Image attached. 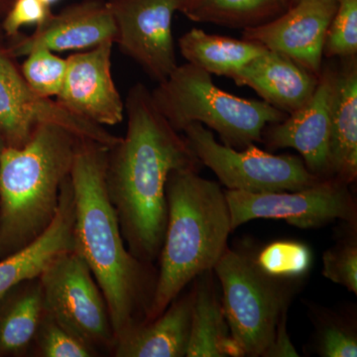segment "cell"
I'll return each mask as SVG.
<instances>
[{
  "label": "cell",
  "mask_w": 357,
  "mask_h": 357,
  "mask_svg": "<svg viewBox=\"0 0 357 357\" xmlns=\"http://www.w3.org/2000/svg\"><path fill=\"white\" fill-rule=\"evenodd\" d=\"M297 1H299V0H291V6H292L293 4H295Z\"/></svg>",
  "instance_id": "obj_36"
},
{
  "label": "cell",
  "mask_w": 357,
  "mask_h": 357,
  "mask_svg": "<svg viewBox=\"0 0 357 357\" xmlns=\"http://www.w3.org/2000/svg\"><path fill=\"white\" fill-rule=\"evenodd\" d=\"M45 306L100 354H112L115 333L105 296L76 251L62 253L39 276Z\"/></svg>",
  "instance_id": "obj_8"
},
{
  "label": "cell",
  "mask_w": 357,
  "mask_h": 357,
  "mask_svg": "<svg viewBox=\"0 0 357 357\" xmlns=\"http://www.w3.org/2000/svg\"><path fill=\"white\" fill-rule=\"evenodd\" d=\"M312 251L300 241H280L268 244L255 261L263 272L279 279L298 280L309 272Z\"/></svg>",
  "instance_id": "obj_25"
},
{
  "label": "cell",
  "mask_w": 357,
  "mask_h": 357,
  "mask_svg": "<svg viewBox=\"0 0 357 357\" xmlns=\"http://www.w3.org/2000/svg\"><path fill=\"white\" fill-rule=\"evenodd\" d=\"M124 105L128 128L107 150L105 184L128 250L153 264L165 237L169 175L174 170L199 172L203 165L185 136L157 109L144 84H134Z\"/></svg>",
  "instance_id": "obj_1"
},
{
  "label": "cell",
  "mask_w": 357,
  "mask_h": 357,
  "mask_svg": "<svg viewBox=\"0 0 357 357\" xmlns=\"http://www.w3.org/2000/svg\"><path fill=\"white\" fill-rule=\"evenodd\" d=\"M45 311L39 277L21 282L0 296V357L29 356Z\"/></svg>",
  "instance_id": "obj_21"
},
{
  "label": "cell",
  "mask_w": 357,
  "mask_h": 357,
  "mask_svg": "<svg viewBox=\"0 0 357 357\" xmlns=\"http://www.w3.org/2000/svg\"><path fill=\"white\" fill-rule=\"evenodd\" d=\"M323 275L328 280L357 294L356 225L351 234L324 253Z\"/></svg>",
  "instance_id": "obj_29"
},
{
  "label": "cell",
  "mask_w": 357,
  "mask_h": 357,
  "mask_svg": "<svg viewBox=\"0 0 357 357\" xmlns=\"http://www.w3.org/2000/svg\"><path fill=\"white\" fill-rule=\"evenodd\" d=\"M337 0H299L275 20L243 30V38L276 51L321 74L326 31Z\"/></svg>",
  "instance_id": "obj_13"
},
{
  "label": "cell",
  "mask_w": 357,
  "mask_h": 357,
  "mask_svg": "<svg viewBox=\"0 0 357 357\" xmlns=\"http://www.w3.org/2000/svg\"><path fill=\"white\" fill-rule=\"evenodd\" d=\"M51 13V6H46L40 0H13L4 14L2 29L7 36L15 38L23 26H38Z\"/></svg>",
  "instance_id": "obj_30"
},
{
  "label": "cell",
  "mask_w": 357,
  "mask_h": 357,
  "mask_svg": "<svg viewBox=\"0 0 357 357\" xmlns=\"http://www.w3.org/2000/svg\"><path fill=\"white\" fill-rule=\"evenodd\" d=\"M7 147L6 144V141H4L2 136L0 135V158H1L2 152H3L4 148Z\"/></svg>",
  "instance_id": "obj_33"
},
{
  "label": "cell",
  "mask_w": 357,
  "mask_h": 357,
  "mask_svg": "<svg viewBox=\"0 0 357 357\" xmlns=\"http://www.w3.org/2000/svg\"><path fill=\"white\" fill-rule=\"evenodd\" d=\"M287 316L288 310H286L279 319L273 340L263 354V357L300 356L291 342L290 335L287 330Z\"/></svg>",
  "instance_id": "obj_31"
},
{
  "label": "cell",
  "mask_w": 357,
  "mask_h": 357,
  "mask_svg": "<svg viewBox=\"0 0 357 357\" xmlns=\"http://www.w3.org/2000/svg\"><path fill=\"white\" fill-rule=\"evenodd\" d=\"M316 321V351L319 356H357V335L352 324L333 312H321Z\"/></svg>",
  "instance_id": "obj_28"
},
{
  "label": "cell",
  "mask_w": 357,
  "mask_h": 357,
  "mask_svg": "<svg viewBox=\"0 0 357 357\" xmlns=\"http://www.w3.org/2000/svg\"><path fill=\"white\" fill-rule=\"evenodd\" d=\"M109 147L81 138L70 182L75 199L74 250L86 263L107 301L115 342L145 321L153 299V264L131 255L105 184Z\"/></svg>",
  "instance_id": "obj_2"
},
{
  "label": "cell",
  "mask_w": 357,
  "mask_h": 357,
  "mask_svg": "<svg viewBox=\"0 0 357 357\" xmlns=\"http://www.w3.org/2000/svg\"><path fill=\"white\" fill-rule=\"evenodd\" d=\"M188 0H175L176 4H177L178 6V13H180L181 8H182V7L184 6V4Z\"/></svg>",
  "instance_id": "obj_34"
},
{
  "label": "cell",
  "mask_w": 357,
  "mask_h": 357,
  "mask_svg": "<svg viewBox=\"0 0 357 357\" xmlns=\"http://www.w3.org/2000/svg\"><path fill=\"white\" fill-rule=\"evenodd\" d=\"M8 49L0 43V135L7 147H22L36 129L55 124L76 134L112 147L121 137L102 126L79 119L57 100L41 98L26 83Z\"/></svg>",
  "instance_id": "obj_10"
},
{
  "label": "cell",
  "mask_w": 357,
  "mask_h": 357,
  "mask_svg": "<svg viewBox=\"0 0 357 357\" xmlns=\"http://www.w3.org/2000/svg\"><path fill=\"white\" fill-rule=\"evenodd\" d=\"M29 356L37 357H96L100 352L45 311L35 333Z\"/></svg>",
  "instance_id": "obj_24"
},
{
  "label": "cell",
  "mask_w": 357,
  "mask_h": 357,
  "mask_svg": "<svg viewBox=\"0 0 357 357\" xmlns=\"http://www.w3.org/2000/svg\"><path fill=\"white\" fill-rule=\"evenodd\" d=\"M151 95L157 109L178 132L198 122L218 132L222 144L234 149L262 142L268 124L288 116L264 100L222 91L213 84L211 74L190 63L178 65Z\"/></svg>",
  "instance_id": "obj_5"
},
{
  "label": "cell",
  "mask_w": 357,
  "mask_h": 357,
  "mask_svg": "<svg viewBox=\"0 0 357 357\" xmlns=\"http://www.w3.org/2000/svg\"><path fill=\"white\" fill-rule=\"evenodd\" d=\"M25 57L20 72L28 86L41 98H56L64 84L67 59L46 49L33 51Z\"/></svg>",
  "instance_id": "obj_26"
},
{
  "label": "cell",
  "mask_w": 357,
  "mask_h": 357,
  "mask_svg": "<svg viewBox=\"0 0 357 357\" xmlns=\"http://www.w3.org/2000/svg\"><path fill=\"white\" fill-rule=\"evenodd\" d=\"M357 56V0H337V8L326 31L324 57Z\"/></svg>",
  "instance_id": "obj_27"
},
{
  "label": "cell",
  "mask_w": 357,
  "mask_h": 357,
  "mask_svg": "<svg viewBox=\"0 0 357 357\" xmlns=\"http://www.w3.org/2000/svg\"><path fill=\"white\" fill-rule=\"evenodd\" d=\"M178 48L187 63L208 74L229 77L266 50L256 42L208 34L197 28L178 39Z\"/></svg>",
  "instance_id": "obj_22"
},
{
  "label": "cell",
  "mask_w": 357,
  "mask_h": 357,
  "mask_svg": "<svg viewBox=\"0 0 357 357\" xmlns=\"http://www.w3.org/2000/svg\"><path fill=\"white\" fill-rule=\"evenodd\" d=\"M0 14H1V13H0Z\"/></svg>",
  "instance_id": "obj_37"
},
{
  "label": "cell",
  "mask_w": 357,
  "mask_h": 357,
  "mask_svg": "<svg viewBox=\"0 0 357 357\" xmlns=\"http://www.w3.org/2000/svg\"><path fill=\"white\" fill-rule=\"evenodd\" d=\"M79 139L68 129L44 124L22 147L4 148L0 158V259L27 248L53 222Z\"/></svg>",
  "instance_id": "obj_4"
},
{
  "label": "cell",
  "mask_w": 357,
  "mask_h": 357,
  "mask_svg": "<svg viewBox=\"0 0 357 357\" xmlns=\"http://www.w3.org/2000/svg\"><path fill=\"white\" fill-rule=\"evenodd\" d=\"M116 34L107 0H81L52 13L29 36L15 37L8 51L14 58L25 57L38 49L54 52L89 50L114 41Z\"/></svg>",
  "instance_id": "obj_14"
},
{
  "label": "cell",
  "mask_w": 357,
  "mask_h": 357,
  "mask_svg": "<svg viewBox=\"0 0 357 357\" xmlns=\"http://www.w3.org/2000/svg\"><path fill=\"white\" fill-rule=\"evenodd\" d=\"M114 41L98 45L67 59L64 84L57 102L79 119L96 126L123 121L126 105L112 72Z\"/></svg>",
  "instance_id": "obj_12"
},
{
  "label": "cell",
  "mask_w": 357,
  "mask_h": 357,
  "mask_svg": "<svg viewBox=\"0 0 357 357\" xmlns=\"http://www.w3.org/2000/svg\"><path fill=\"white\" fill-rule=\"evenodd\" d=\"M330 107L331 73L326 63L323 64L312 98L283 121L268 124L263 130L262 142L270 150H297L310 172L328 178Z\"/></svg>",
  "instance_id": "obj_15"
},
{
  "label": "cell",
  "mask_w": 357,
  "mask_h": 357,
  "mask_svg": "<svg viewBox=\"0 0 357 357\" xmlns=\"http://www.w3.org/2000/svg\"><path fill=\"white\" fill-rule=\"evenodd\" d=\"M75 199L70 177L61 189L57 215L49 229L27 248L0 259V296L14 286L37 278L55 258L74 250Z\"/></svg>",
  "instance_id": "obj_19"
},
{
  "label": "cell",
  "mask_w": 357,
  "mask_h": 357,
  "mask_svg": "<svg viewBox=\"0 0 357 357\" xmlns=\"http://www.w3.org/2000/svg\"><path fill=\"white\" fill-rule=\"evenodd\" d=\"M229 77L237 86H249L262 100L290 114L314 95L319 75L284 54L266 49Z\"/></svg>",
  "instance_id": "obj_17"
},
{
  "label": "cell",
  "mask_w": 357,
  "mask_h": 357,
  "mask_svg": "<svg viewBox=\"0 0 357 357\" xmlns=\"http://www.w3.org/2000/svg\"><path fill=\"white\" fill-rule=\"evenodd\" d=\"M13 2V0H0V13L6 14Z\"/></svg>",
  "instance_id": "obj_32"
},
{
  "label": "cell",
  "mask_w": 357,
  "mask_h": 357,
  "mask_svg": "<svg viewBox=\"0 0 357 357\" xmlns=\"http://www.w3.org/2000/svg\"><path fill=\"white\" fill-rule=\"evenodd\" d=\"M40 1L43 2V3L46 4V6H52L56 2H58L59 0H40Z\"/></svg>",
  "instance_id": "obj_35"
},
{
  "label": "cell",
  "mask_w": 357,
  "mask_h": 357,
  "mask_svg": "<svg viewBox=\"0 0 357 357\" xmlns=\"http://www.w3.org/2000/svg\"><path fill=\"white\" fill-rule=\"evenodd\" d=\"M291 6V0H188L180 13L194 22L248 29L265 24Z\"/></svg>",
  "instance_id": "obj_23"
},
{
  "label": "cell",
  "mask_w": 357,
  "mask_h": 357,
  "mask_svg": "<svg viewBox=\"0 0 357 357\" xmlns=\"http://www.w3.org/2000/svg\"><path fill=\"white\" fill-rule=\"evenodd\" d=\"M187 357H239L218 295L213 270L196 279Z\"/></svg>",
  "instance_id": "obj_20"
},
{
  "label": "cell",
  "mask_w": 357,
  "mask_h": 357,
  "mask_svg": "<svg viewBox=\"0 0 357 357\" xmlns=\"http://www.w3.org/2000/svg\"><path fill=\"white\" fill-rule=\"evenodd\" d=\"M107 1L119 51L157 83L165 81L178 67L172 31L175 0Z\"/></svg>",
  "instance_id": "obj_11"
},
{
  "label": "cell",
  "mask_w": 357,
  "mask_h": 357,
  "mask_svg": "<svg viewBox=\"0 0 357 357\" xmlns=\"http://www.w3.org/2000/svg\"><path fill=\"white\" fill-rule=\"evenodd\" d=\"M213 271L222 285L223 311L241 356H262L290 306L296 284L269 276L252 256L229 248Z\"/></svg>",
  "instance_id": "obj_6"
},
{
  "label": "cell",
  "mask_w": 357,
  "mask_h": 357,
  "mask_svg": "<svg viewBox=\"0 0 357 357\" xmlns=\"http://www.w3.org/2000/svg\"><path fill=\"white\" fill-rule=\"evenodd\" d=\"M331 140L328 178L351 185L357 178V56L328 64Z\"/></svg>",
  "instance_id": "obj_16"
},
{
  "label": "cell",
  "mask_w": 357,
  "mask_h": 357,
  "mask_svg": "<svg viewBox=\"0 0 357 357\" xmlns=\"http://www.w3.org/2000/svg\"><path fill=\"white\" fill-rule=\"evenodd\" d=\"M166 199L165 237L145 321L157 318L192 281L213 270L232 231L225 191L217 182L201 177L198 171L171 172Z\"/></svg>",
  "instance_id": "obj_3"
},
{
  "label": "cell",
  "mask_w": 357,
  "mask_h": 357,
  "mask_svg": "<svg viewBox=\"0 0 357 357\" xmlns=\"http://www.w3.org/2000/svg\"><path fill=\"white\" fill-rule=\"evenodd\" d=\"M194 289L151 321H141L115 342V357H183L191 335Z\"/></svg>",
  "instance_id": "obj_18"
},
{
  "label": "cell",
  "mask_w": 357,
  "mask_h": 357,
  "mask_svg": "<svg viewBox=\"0 0 357 357\" xmlns=\"http://www.w3.org/2000/svg\"><path fill=\"white\" fill-rule=\"evenodd\" d=\"M231 229L256 220H284L299 229L324 227L335 220L356 223V199L349 185L335 178L298 190L271 192L225 191Z\"/></svg>",
  "instance_id": "obj_9"
},
{
  "label": "cell",
  "mask_w": 357,
  "mask_h": 357,
  "mask_svg": "<svg viewBox=\"0 0 357 357\" xmlns=\"http://www.w3.org/2000/svg\"><path fill=\"white\" fill-rule=\"evenodd\" d=\"M182 133L202 165L210 168L227 190L298 191L326 180L310 172L302 157L271 154L255 144L234 149L218 142L213 131L198 122L185 126Z\"/></svg>",
  "instance_id": "obj_7"
}]
</instances>
